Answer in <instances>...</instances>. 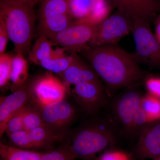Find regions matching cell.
<instances>
[{"label": "cell", "instance_id": "1", "mask_svg": "<svg viewBox=\"0 0 160 160\" xmlns=\"http://www.w3.org/2000/svg\"><path fill=\"white\" fill-rule=\"evenodd\" d=\"M82 52L107 92L141 84L147 76L133 54L116 44L90 47Z\"/></svg>", "mask_w": 160, "mask_h": 160}, {"label": "cell", "instance_id": "2", "mask_svg": "<svg viewBox=\"0 0 160 160\" xmlns=\"http://www.w3.org/2000/svg\"><path fill=\"white\" fill-rule=\"evenodd\" d=\"M69 142L64 148L75 160H91L98 152L116 144L122 135L110 115L98 114L67 132Z\"/></svg>", "mask_w": 160, "mask_h": 160}, {"label": "cell", "instance_id": "3", "mask_svg": "<svg viewBox=\"0 0 160 160\" xmlns=\"http://www.w3.org/2000/svg\"><path fill=\"white\" fill-rule=\"evenodd\" d=\"M40 0H0V18L6 23L16 53L28 56L34 32V7Z\"/></svg>", "mask_w": 160, "mask_h": 160}, {"label": "cell", "instance_id": "4", "mask_svg": "<svg viewBox=\"0 0 160 160\" xmlns=\"http://www.w3.org/2000/svg\"><path fill=\"white\" fill-rule=\"evenodd\" d=\"M141 84L122 89L109 100V113L118 126L123 137L137 141L142 130L148 122L141 107L143 93Z\"/></svg>", "mask_w": 160, "mask_h": 160}, {"label": "cell", "instance_id": "5", "mask_svg": "<svg viewBox=\"0 0 160 160\" xmlns=\"http://www.w3.org/2000/svg\"><path fill=\"white\" fill-rule=\"evenodd\" d=\"M39 10L38 26L39 35L50 39L74 22L66 0H42Z\"/></svg>", "mask_w": 160, "mask_h": 160}, {"label": "cell", "instance_id": "6", "mask_svg": "<svg viewBox=\"0 0 160 160\" xmlns=\"http://www.w3.org/2000/svg\"><path fill=\"white\" fill-rule=\"evenodd\" d=\"M131 32L135 45L133 55L136 62L150 68H160V45L149 23L144 20H133Z\"/></svg>", "mask_w": 160, "mask_h": 160}, {"label": "cell", "instance_id": "7", "mask_svg": "<svg viewBox=\"0 0 160 160\" xmlns=\"http://www.w3.org/2000/svg\"><path fill=\"white\" fill-rule=\"evenodd\" d=\"M72 94L84 113L89 116L98 114L107 107L109 99L106 87L101 80L82 82L74 85Z\"/></svg>", "mask_w": 160, "mask_h": 160}, {"label": "cell", "instance_id": "8", "mask_svg": "<svg viewBox=\"0 0 160 160\" xmlns=\"http://www.w3.org/2000/svg\"><path fill=\"white\" fill-rule=\"evenodd\" d=\"M133 20L117 11L96 26L89 47L117 44L132 29Z\"/></svg>", "mask_w": 160, "mask_h": 160}, {"label": "cell", "instance_id": "9", "mask_svg": "<svg viewBox=\"0 0 160 160\" xmlns=\"http://www.w3.org/2000/svg\"><path fill=\"white\" fill-rule=\"evenodd\" d=\"M36 102L45 126L65 137L69 127L78 118L76 108L64 100L46 105Z\"/></svg>", "mask_w": 160, "mask_h": 160}, {"label": "cell", "instance_id": "10", "mask_svg": "<svg viewBox=\"0 0 160 160\" xmlns=\"http://www.w3.org/2000/svg\"><path fill=\"white\" fill-rule=\"evenodd\" d=\"M96 26L75 22L49 40L53 45L70 53L83 52L90 47L89 45L94 36Z\"/></svg>", "mask_w": 160, "mask_h": 160}, {"label": "cell", "instance_id": "11", "mask_svg": "<svg viewBox=\"0 0 160 160\" xmlns=\"http://www.w3.org/2000/svg\"><path fill=\"white\" fill-rule=\"evenodd\" d=\"M7 135L12 146L26 149L49 148L65 138L46 126L22 130Z\"/></svg>", "mask_w": 160, "mask_h": 160}, {"label": "cell", "instance_id": "12", "mask_svg": "<svg viewBox=\"0 0 160 160\" xmlns=\"http://www.w3.org/2000/svg\"><path fill=\"white\" fill-rule=\"evenodd\" d=\"M34 79L28 80L20 89L11 94L1 97L0 100V137L5 132L9 120L33 99Z\"/></svg>", "mask_w": 160, "mask_h": 160}, {"label": "cell", "instance_id": "13", "mask_svg": "<svg viewBox=\"0 0 160 160\" xmlns=\"http://www.w3.org/2000/svg\"><path fill=\"white\" fill-rule=\"evenodd\" d=\"M33 90V99L42 105H49L64 100L67 92L63 82L51 72L34 79Z\"/></svg>", "mask_w": 160, "mask_h": 160}, {"label": "cell", "instance_id": "14", "mask_svg": "<svg viewBox=\"0 0 160 160\" xmlns=\"http://www.w3.org/2000/svg\"><path fill=\"white\" fill-rule=\"evenodd\" d=\"M134 154L142 160L160 157V120L146 124L137 141Z\"/></svg>", "mask_w": 160, "mask_h": 160}, {"label": "cell", "instance_id": "15", "mask_svg": "<svg viewBox=\"0 0 160 160\" xmlns=\"http://www.w3.org/2000/svg\"><path fill=\"white\" fill-rule=\"evenodd\" d=\"M112 8L132 19L145 20L150 23L160 10L157 0H107Z\"/></svg>", "mask_w": 160, "mask_h": 160}, {"label": "cell", "instance_id": "16", "mask_svg": "<svg viewBox=\"0 0 160 160\" xmlns=\"http://www.w3.org/2000/svg\"><path fill=\"white\" fill-rule=\"evenodd\" d=\"M68 3L74 22L99 18L106 14L109 6L107 0H68Z\"/></svg>", "mask_w": 160, "mask_h": 160}, {"label": "cell", "instance_id": "17", "mask_svg": "<svg viewBox=\"0 0 160 160\" xmlns=\"http://www.w3.org/2000/svg\"><path fill=\"white\" fill-rule=\"evenodd\" d=\"M72 62L69 67L60 76L66 86L67 92L69 86L82 82L100 80L90 65L85 62L78 55L77 53H71Z\"/></svg>", "mask_w": 160, "mask_h": 160}, {"label": "cell", "instance_id": "18", "mask_svg": "<svg viewBox=\"0 0 160 160\" xmlns=\"http://www.w3.org/2000/svg\"><path fill=\"white\" fill-rule=\"evenodd\" d=\"M29 66L25 57L22 53H16L12 57V66L9 88L12 92L22 87L28 81Z\"/></svg>", "mask_w": 160, "mask_h": 160}, {"label": "cell", "instance_id": "19", "mask_svg": "<svg viewBox=\"0 0 160 160\" xmlns=\"http://www.w3.org/2000/svg\"><path fill=\"white\" fill-rule=\"evenodd\" d=\"M66 51L62 48H57L54 56L43 60L39 65L50 72L58 74L60 77L69 67L72 62V53L66 54Z\"/></svg>", "mask_w": 160, "mask_h": 160}, {"label": "cell", "instance_id": "20", "mask_svg": "<svg viewBox=\"0 0 160 160\" xmlns=\"http://www.w3.org/2000/svg\"><path fill=\"white\" fill-rule=\"evenodd\" d=\"M52 46L53 45L49 39L44 36L39 35L29 52V60L32 62L39 65L43 60L53 57L56 49H52Z\"/></svg>", "mask_w": 160, "mask_h": 160}, {"label": "cell", "instance_id": "21", "mask_svg": "<svg viewBox=\"0 0 160 160\" xmlns=\"http://www.w3.org/2000/svg\"><path fill=\"white\" fill-rule=\"evenodd\" d=\"M0 155L3 160H41L42 153L1 142Z\"/></svg>", "mask_w": 160, "mask_h": 160}, {"label": "cell", "instance_id": "22", "mask_svg": "<svg viewBox=\"0 0 160 160\" xmlns=\"http://www.w3.org/2000/svg\"><path fill=\"white\" fill-rule=\"evenodd\" d=\"M23 122L26 130L45 126L38 106L33 99L23 108Z\"/></svg>", "mask_w": 160, "mask_h": 160}, {"label": "cell", "instance_id": "23", "mask_svg": "<svg viewBox=\"0 0 160 160\" xmlns=\"http://www.w3.org/2000/svg\"><path fill=\"white\" fill-rule=\"evenodd\" d=\"M141 105L148 122L160 120V98L147 93L143 95Z\"/></svg>", "mask_w": 160, "mask_h": 160}, {"label": "cell", "instance_id": "24", "mask_svg": "<svg viewBox=\"0 0 160 160\" xmlns=\"http://www.w3.org/2000/svg\"><path fill=\"white\" fill-rule=\"evenodd\" d=\"M12 59L9 53L0 55V87L1 90H5L10 86Z\"/></svg>", "mask_w": 160, "mask_h": 160}, {"label": "cell", "instance_id": "25", "mask_svg": "<svg viewBox=\"0 0 160 160\" xmlns=\"http://www.w3.org/2000/svg\"><path fill=\"white\" fill-rule=\"evenodd\" d=\"M24 130L26 129L23 122V108L9 120L6 126L5 133L8 134Z\"/></svg>", "mask_w": 160, "mask_h": 160}, {"label": "cell", "instance_id": "26", "mask_svg": "<svg viewBox=\"0 0 160 160\" xmlns=\"http://www.w3.org/2000/svg\"><path fill=\"white\" fill-rule=\"evenodd\" d=\"M143 83L147 93L160 98V77L147 75Z\"/></svg>", "mask_w": 160, "mask_h": 160}, {"label": "cell", "instance_id": "27", "mask_svg": "<svg viewBox=\"0 0 160 160\" xmlns=\"http://www.w3.org/2000/svg\"><path fill=\"white\" fill-rule=\"evenodd\" d=\"M41 160H75L64 147L42 153Z\"/></svg>", "mask_w": 160, "mask_h": 160}, {"label": "cell", "instance_id": "28", "mask_svg": "<svg viewBox=\"0 0 160 160\" xmlns=\"http://www.w3.org/2000/svg\"><path fill=\"white\" fill-rule=\"evenodd\" d=\"M98 160H131L128 153L118 149H112L106 151Z\"/></svg>", "mask_w": 160, "mask_h": 160}, {"label": "cell", "instance_id": "29", "mask_svg": "<svg viewBox=\"0 0 160 160\" xmlns=\"http://www.w3.org/2000/svg\"><path fill=\"white\" fill-rule=\"evenodd\" d=\"M9 39L10 38L6 23L0 18V55L5 53Z\"/></svg>", "mask_w": 160, "mask_h": 160}, {"label": "cell", "instance_id": "30", "mask_svg": "<svg viewBox=\"0 0 160 160\" xmlns=\"http://www.w3.org/2000/svg\"><path fill=\"white\" fill-rule=\"evenodd\" d=\"M155 35L160 45V15L156 21Z\"/></svg>", "mask_w": 160, "mask_h": 160}, {"label": "cell", "instance_id": "31", "mask_svg": "<svg viewBox=\"0 0 160 160\" xmlns=\"http://www.w3.org/2000/svg\"><path fill=\"white\" fill-rule=\"evenodd\" d=\"M152 160H160V157L156 158L153 159Z\"/></svg>", "mask_w": 160, "mask_h": 160}, {"label": "cell", "instance_id": "32", "mask_svg": "<svg viewBox=\"0 0 160 160\" xmlns=\"http://www.w3.org/2000/svg\"><path fill=\"white\" fill-rule=\"evenodd\" d=\"M42 1V0H41V1ZM66 1H68V0H66Z\"/></svg>", "mask_w": 160, "mask_h": 160}, {"label": "cell", "instance_id": "33", "mask_svg": "<svg viewBox=\"0 0 160 160\" xmlns=\"http://www.w3.org/2000/svg\"><path fill=\"white\" fill-rule=\"evenodd\" d=\"M40 2H41V0H40Z\"/></svg>", "mask_w": 160, "mask_h": 160}]
</instances>
